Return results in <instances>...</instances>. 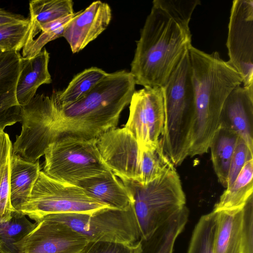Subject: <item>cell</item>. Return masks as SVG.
I'll return each instance as SVG.
<instances>
[{
    "label": "cell",
    "instance_id": "obj_14",
    "mask_svg": "<svg viewBox=\"0 0 253 253\" xmlns=\"http://www.w3.org/2000/svg\"><path fill=\"white\" fill-rule=\"evenodd\" d=\"M91 198L110 208L124 210L133 204L131 193L111 170L78 183Z\"/></svg>",
    "mask_w": 253,
    "mask_h": 253
},
{
    "label": "cell",
    "instance_id": "obj_5",
    "mask_svg": "<svg viewBox=\"0 0 253 253\" xmlns=\"http://www.w3.org/2000/svg\"><path fill=\"white\" fill-rule=\"evenodd\" d=\"M96 141L67 136L51 143L44 151L43 171L56 181L77 186L82 181L110 171Z\"/></svg>",
    "mask_w": 253,
    "mask_h": 253
},
{
    "label": "cell",
    "instance_id": "obj_4",
    "mask_svg": "<svg viewBox=\"0 0 253 253\" xmlns=\"http://www.w3.org/2000/svg\"><path fill=\"white\" fill-rule=\"evenodd\" d=\"M121 181L131 194L141 239L149 238L186 206L185 195L174 166L146 185L133 180Z\"/></svg>",
    "mask_w": 253,
    "mask_h": 253
},
{
    "label": "cell",
    "instance_id": "obj_30",
    "mask_svg": "<svg viewBox=\"0 0 253 253\" xmlns=\"http://www.w3.org/2000/svg\"><path fill=\"white\" fill-rule=\"evenodd\" d=\"M251 159H253V152L250 151L245 142L239 137L230 162L226 188L232 185L246 162Z\"/></svg>",
    "mask_w": 253,
    "mask_h": 253
},
{
    "label": "cell",
    "instance_id": "obj_29",
    "mask_svg": "<svg viewBox=\"0 0 253 253\" xmlns=\"http://www.w3.org/2000/svg\"><path fill=\"white\" fill-rule=\"evenodd\" d=\"M30 29V20L0 26V49L3 52L22 49Z\"/></svg>",
    "mask_w": 253,
    "mask_h": 253
},
{
    "label": "cell",
    "instance_id": "obj_3",
    "mask_svg": "<svg viewBox=\"0 0 253 253\" xmlns=\"http://www.w3.org/2000/svg\"><path fill=\"white\" fill-rule=\"evenodd\" d=\"M162 88L164 122L160 137L163 151L174 166L188 157L195 111V96L189 51Z\"/></svg>",
    "mask_w": 253,
    "mask_h": 253
},
{
    "label": "cell",
    "instance_id": "obj_2",
    "mask_svg": "<svg viewBox=\"0 0 253 253\" xmlns=\"http://www.w3.org/2000/svg\"><path fill=\"white\" fill-rule=\"evenodd\" d=\"M195 96L189 156L207 153L220 125L222 109L232 90L243 83L241 75L217 51L189 50Z\"/></svg>",
    "mask_w": 253,
    "mask_h": 253
},
{
    "label": "cell",
    "instance_id": "obj_21",
    "mask_svg": "<svg viewBox=\"0 0 253 253\" xmlns=\"http://www.w3.org/2000/svg\"><path fill=\"white\" fill-rule=\"evenodd\" d=\"M13 145L9 135L0 130V223L6 222L16 211L10 201V161Z\"/></svg>",
    "mask_w": 253,
    "mask_h": 253
},
{
    "label": "cell",
    "instance_id": "obj_20",
    "mask_svg": "<svg viewBox=\"0 0 253 253\" xmlns=\"http://www.w3.org/2000/svg\"><path fill=\"white\" fill-rule=\"evenodd\" d=\"M253 159L246 162L235 181L226 188L213 211H233L243 208L253 192Z\"/></svg>",
    "mask_w": 253,
    "mask_h": 253
},
{
    "label": "cell",
    "instance_id": "obj_23",
    "mask_svg": "<svg viewBox=\"0 0 253 253\" xmlns=\"http://www.w3.org/2000/svg\"><path fill=\"white\" fill-rule=\"evenodd\" d=\"M151 146L157 145L162 133L164 122V104L162 88H142Z\"/></svg>",
    "mask_w": 253,
    "mask_h": 253
},
{
    "label": "cell",
    "instance_id": "obj_27",
    "mask_svg": "<svg viewBox=\"0 0 253 253\" xmlns=\"http://www.w3.org/2000/svg\"><path fill=\"white\" fill-rule=\"evenodd\" d=\"M215 211L202 215L195 226L187 253H214Z\"/></svg>",
    "mask_w": 253,
    "mask_h": 253
},
{
    "label": "cell",
    "instance_id": "obj_25",
    "mask_svg": "<svg viewBox=\"0 0 253 253\" xmlns=\"http://www.w3.org/2000/svg\"><path fill=\"white\" fill-rule=\"evenodd\" d=\"M71 0H34L29 2L30 24L41 25L74 13Z\"/></svg>",
    "mask_w": 253,
    "mask_h": 253
},
{
    "label": "cell",
    "instance_id": "obj_18",
    "mask_svg": "<svg viewBox=\"0 0 253 253\" xmlns=\"http://www.w3.org/2000/svg\"><path fill=\"white\" fill-rule=\"evenodd\" d=\"M189 214V210L185 206L158 227L149 238L140 239V253H173L175 241L183 230Z\"/></svg>",
    "mask_w": 253,
    "mask_h": 253
},
{
    "label": "cell",
    "instance_id": "obj_33",
    "mask_svg": "<svg viewBox=\"0 0 253 253\" xmlns=\"http://www.w3.org/2000/svg\"><path fill=\"white\" fill-rule=\"evenodd\" d=\"M29 20V18L16 14L0 7V26L11 23L24 22Z\"/></svg>",
    "mask_w": 253,
    "mask_h": 253
},
{
    "label": "cell",
    "instance_id": "obj_32",
    "mask_svg": "<svg viewBox=\"0 0 253 253\" xmlns=\"http://www.w3.org/2000/svg\"><path fill=\"white\" fill-rule=\"evenodd\" d=\"M241 240L243 253H253V197L242 209Z\"/></svg>",
    "mask_w": 253,
    "mask_h": 253
},
{
    "label": "cell",
    "instance_id": "obj_22",
    "mask_svg": "<svg viewBox=\"0 0 253 253\" xmlns=\"http://www.w3.org/2000/svg\"><path fill=\"white\" fill-rule=\"evenodd\" d=\"M107 73L92 67L76 75L63 90L53 91L57 102L61 105L72 103L86 95Z\"/></svg>",
    "mask_w": 253,
    "mask_h": 253
},
{
    "label": "cell",
    "instance_id": "obj_12",
    "mask_svg": "<svg viewBox=\"0 0 253 253\" xmlns=\"http://www.w3.org/2000/svg\"><path fill=\"white\" fill-rule=\"evenodd\" d=\"M22 58L19 51L0 53V130L22 121L21 106L16 96Z\"/></svg>",
    "mask_w": 253,
    "mask_h": 253
},
{
    "label": "cell",
    "instance_id": "obj_10",
    "mask_svg": "<svg viewBox=\"0 0 253 253\" xmlns=\"http://www.w3.org/2000/svg\"><path fill=\"white\" fill-rule=\"evenodd\" d=\"M17 244L19 253H80L88 240L65 223L43 218Z\"/></svg>",
    "mask_w": 253,
    "mask_h": 253
},
{
    "label": "cell",
    "instance_id": "obj_26",
    "mask_svg": "<svg viewBox=\"0 0 253 253\" xmlns=\"http://www.w3.org/2000/svg\"><path fill=\"white\" fill-rule=\"evenodd\" d=\"M24 215L15 212L8 221L0 223V248L5 253H19L17 244L36 226Z\"/></svg>",
    "mask_w": 253,
    "mask_h": 253
},
{
    "label": "cell",
    "instance_id": "obj_13",
    "mask_svg": "<svg viewBox=\"0 0 253 253\" xmlns=\"http://www.w3.org/2000/svg\"><path fill=\"white\" fill-rule=\"evenodd\" d=\"M221 126L235 131L253 152V91L239 85L225 100Z\"/></svg>",
    "mask_w": 253,
    "mask_h": 253
},
{
    "label": "cell",
    "instance_id": "obj_7",
    "mask_svg": "<svg viewBox=\"0 0 253 253\" xmlns=\"http://www.w3.org/2000/svg\"><path fill=\"white\" fill-rule=\"evenodd\" d=\"M108 207L81 187L56 181L41 170L28 200L18 212L38 222L50 214L90 213Z\"/></svg>",
    "mask_w": 253,
    "mask_h": 253
},
{
    "label": "cell",
    "instance_id": "obj_6",
    "mask_svg": "<svg viewBox=\"0 0 253 253\" xmlns=\"http://www.w3.org/2000/svg\"><path fill=\"white\" fill-rule=\"evenodd\" d=\"M43 218L66 224L84 236L88 242L129 245L141 239L133 204L124 210L108 207L90 213H58Z\"/></svg>",
    "mask_w": 253,
    "mask_h": 253
},
{
    "label": "cell",
    "instance_id": "obj_15",
    "mask_svg": "<svg viewBox=\"0 0 253 253\" xmlns=\"http://www.w3.org/2000/svg\"><path fill=\"white\" fill-rule=\"evenodd\" d=\"M49 60V54L45 48L31 58L22 57L16 90L17 100L20 106L30 101L40 86L51 83L48 67Z\"/></svg>",
    "mask_w": 253,
    "mask_h": 253
},
{
    "label": "cell",
    "instance_id": "obj_24",
    "mask_svg": "<svg viewBox=\"0 0 253 253\" xmlns=\"http://www.w3.org/2000/svg\"><path fill=\"white\" fill-rule=\"evenodd\" d=\"M129 104V115L125 127L136 139L141 151L154 146L150 143L142 89L134 91Z\"/></svg>",
    "mask_w": 253,
    "mask_h": 253
},
{
    "label": "cell",
    "instance_id": "obj_19",
    "mask_svg": "<svg viewBox=\"0 0 253 253\" xmlns=\"http://www.w3.org/2000/svg\"><path fill=\"white\" fill-rule=\"evenodd\" d=\"M239 138L235 131L220 125L209 147L214 170L219 182L225 188L227 186L230 162Z\"/></svg>",
    "mask_w": 253,
    "mask_h": 253
},
{
    "label": "cell",
    "instance_id": "obj_31",
    "mask_svg": "<svg viewBox=\"0 0 253 253\" xmlns=\"http://www.w3.org/2000/svg\"><path fill=\"white\" fill-rule=\"evenodd\" d=\"M140 241L133 244L88 242L80 253H140Z\"/></svg>",
    "mask_w": 253,
    "mask_h": 253
},
{
    "label": "cell",
    "instance_id": "obj_16",
    "mask_svg": "<svg viewBox=\"0 0 253 253\" xmlns=\"http://www.w3.org/2000/svg\"><path fill=\"white\" fill-rule=\"evenodd\" d=\"M40 171L39 160L30 161L13 152L10 161V201L17 212L28 200Z\"/></svg>",
    "mask_w": 253,
    "mask_h": 253
},
{
    "label": "cell",
    "instance_id": "obj_35",
    "mask_svg": "<svg viewBox=\"0 0 253 253\" xmlns=\"http://www.w3.org/2000/svg\"><path fill=\"white\" fill-rule=\"evenodd\" d=\"M3 52V51H2V50H1L0 49V53L1 52Z\"/></svg>",
    "mask_w": 253,
    "mask_h": 253
},
{
    "label": "cell",
    "instance_id": "obj_17",
    "mask_svg": "<svg viewBox=\"0 0 253 253\" xmlns=\"http://www.w3.org/2000/svg\"><path fill=\"white\" fill-rule=\"evenodd\" d=\"M242 209L215 211L214 253H243L241 240Z\"/></svg>",
    "mask_w": 253,
    "mask_h": 253
},
{
    "label": "cell",
    "instance_id": "obj_1",
    "mask_svg": "<svg viewBox=\"0 0 253 253\" xmlns=\"http://www.w3.org/2000/svg\"><path fill=\"white\" fill-rule=\"evenodd\" d=\"M199 0H154L130 64L136 84L162 88L192 45L189 23Z\"/></svg>",
    "mask_w": 253,
    "mask_h": 253
},
{
    "label": "cell",
    "instance_id": "obj_8",
    "mask_svg": "<svg viewBox=\"0 0 253 253\" xmlns=\"http://www.w3.org/2000/svg\"><path fill=\"white\" fill-rule=\"evenodd\" d=\"M226 45L228 62L253 91V0L232 1Z\"/></svg>",
    "mask_w": 253,
    "mask_h": 253
},
{
    "label": "cell",
    "instance_id": "obj_28",
    "mask_svg": "<svg viewBox=\"0 0 253 253\" xmlns=\"http://www.w3.org/2000/svg\"><path fill=\"white\" fill-rule=\"evenodd\" d=\"M174 166L165 154L160 141L158 144L142 151V172L140 183L146 185L161 176Z\"/></svg>",
    "mask_w": 253,
    "mask_h": 253
},
{
    "label": "cell",
    "instance_id": "obj_34",
    "mask_svg": "<svg viewBox=\"0 0 253 253\" xmlns=\"http://www.w3.org/2000/svg\"><path fill=\"white\" fill-rule=\"evenodd\" d=\"M0 253H5V252H3L1 249L0 248Z\"/></svg>",
    "mask_w": 253,
    "mask_h": 253
},
{
    "label": "cell",
    "instance_id": "obj_9",
    "mask_svg": "<svg viewBox=\"0 0 253 253\" xmlns=\"http://www.w3.org/2000/svg\"><path fill=\"white\" fill-rule=\"evenodd\" d=\"M96 144L105 165L116 176L140 182L142 151L125 126L106 131L97 138Z\"/></svg>",
    "mask_w": 253,
    "mask_h": 253
},
{
    "label": "cell",
    "instance_id": "obj_11",
    "mask_svg": "<svg viewBox=\"0 0 253 253\" xmlns=\"http://www.w3.org/2000/svg\"><path fill=\"white\" fill-rule=\"evenodd\" d=\"M111 18V9L107 3L94 1L84 10L78 12L65 27L62 37L72 52H78L107 28Z\"/></svg>",
    "mask_w": 253,
    "mask_h": 253
}]
</instances>
